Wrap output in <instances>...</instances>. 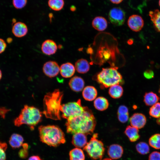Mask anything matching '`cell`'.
I'll use <instances>...</instances> for the list:
<instances>
[{
  "label": "cell",
  "mask_w": 160,
  "mask_h": 160,
  "mask_svg": "<svg viewBox=\"0 0 160 160\" xmlns=\"http://www.w3.org/2000/svg\"><path fill=\"white\" fill-rule=\"evenodd\" d=\"M65 123L67 132L74 134L80 132L86 135L93 132L96 121L92 111L85 107L83 113L79 115L71 116L67 119Z\"/></svg>",
  "instance_id": "cell-1"
},
{
  "label": "cell",
  "mask_w": 160,
  "mask_h": 160,
  "mask_svg": "<svg viewBox=\"0 0 160 160\" xmlns=\"http://www.w3.org/2000/svg\"><path fill=\"white\" fill-rule=\"evenodd\" d=\"M63 96V92L58 89L49 92L45 95L42 113L46 118L54 120L61 119L60 111Z\"/></svg>",
  "instance_id": "cell-2"
},
{
  "label": "cell",
  "mask_w": 160,
  "mask_h": 160,
  "mask_svg": "<svg viewBox=\"0 0 160 160\" xmlns=\"http://www.w3.org/2000/svg\"><path fill=\"white\" fill-rule=\"evenodd\" d=\"M39 130L40 140L49 146L56 147L65 142V134L58 126H41Z\"/></svg>",
  "instance_id": "cell-3"
},
{
  "label": "cell",
  "mask_w": 160,
  "mask_h": 160,
  "mask_svg": "<svg viewBox=\"0 0 160 160\" xmlns=\"http://www.w3.org/2000/svg\"><path fill=\"white\" fill-rule=\"evenodd\" d=\"M42 113L36 108L25 105L18 116L14 120V125L20 127L25 124L29 126L31 129L41 121Z\"/></svg>",
  "instance_id": "cell-4"
},
{
  "label": "cell",
  "mask_w": 160,
  "mask_h": 160,
  "mask_svg": "<svg viewBox=\"0 0 160 160\" xmlns=\"http://www.w3.org/2000/svg\"><path fill=\"white\" fill-rule=\"evenodd\" d=\"M96 81L103 88L123 83L122 76L114 67L103 68L96 75Z\"/></svg>",
  "instance_id": "cell-5"
},
{
  "label": "cell",
  "mask_w": 160,
  "mask_h": 160,
  "mask_svg": "<svg viewBox=\"0 0 160 160\" xmlns=\"http://www.w3.org/2000/svg\"><path fill=\"white\" fill-rule=\"evenodd\" d=\"M98 134L93 135L89 142L83 148L89 157L92 159L101 160L104 155L105 149L103 142L97 139Z\"/></svg>",
  "instance_id": "cell-6"
},
{
  "label": "cell",
  "mask_w": 160,
  "mask_h": 160,
  "mask_svg": "<svg viewBox=\"0 0 160 160\" xmlns=\"http://www.w3.org/2000/svg\"><path fill=\"white\" fill-rule=\"evenodd\" d=\"M85 107H83L80 99L76 102H71L62 105L60 111L62 117L67 119L71 116H75L82 114L84 110Z\"/></svg>",
  "instance_id": "cell-7"
},
{
  "label": "cell",
  "mask_w": 160,
  "mask_h": 160,
  "mask_svg": "<svg viewBox=\"0 0 160 160\" xmlns=\"http://www.w3.org/2000/svg\"><path fill=\"white\" fill-rule=\"evenodd\" d=\"M109 21L115 26H121L124 23L126 14L124 10L119 7H114L110 9L108 14Z\"/></svg>",
  "instance_id": "cell-8"
},
{
  "label": "cell",
  "mask_w": 160,
  "mask_h": 160,
  "mask_svg": "<svg viewBox=\"0 0 160 160\" xmlns=\"http://www.w3.org/2000/svg\"><path fill=\"white\" fill-rule=\"evenodd\" d=\"M44 74L50 78L57 76L60 72V67L56 62L49 61L46 62L43 67Z\"/></svg>",
  "instance_id": "cell-9"
},
{
  "label": "cell",
  "mask_w": 160,
  "mask_h": 160,
  "mask_svg": "<svg viewBox=\"0 0 160 160\" xmlns=\"http://www.w3.org/2000/svg\"><path fill=\"white\" fill-rule=\"evenodd\" d=\"M127 23L128 27L132 30L137 32L140 31L143 28L144 22L140 15H133L129 16Z\"/></svg>",
  "instance_id": "cell-10"
},
{
  "label": "cell",
  "mask_w": 160,
  "mask_h": 160,
  "mask_svg": "<svg viewBox=\"0 0 160 160\" xmlns=\"http://www.w3.org/2000/svg\"><path fill=\"white\" fill-rule=\"evenodd\" d=\"M131 126L138 129L144 127L146 122V118L143 114L140 113H134L129 119Z\"/></svg>",
  "instance_id": "cell-11"
},
{
  "label": "cell",
  "mask_w": 160,
  "mask_h": 160,
  "mask_svg": "<svg viewBox=\"0 0 160 160\" xmlns=\"http://www.w3.org/2000/svg\"><path fill=\"white\" fill-rule=\"evenodd\" d=\"M58 47L56 43L53 40L48 39L44 41L41 46V50L44 54L50 55L55 54Z\"/></svg>",
  "instance_id": "cell-12"
},
{
  "label": "cell",
  "mask_w": 160,
  "mask_h": 160,
  "mask_svg": "<svg viewBox=\"0 0 160 160\" xmlns=\"http://www.w3.org/2000/svg\"><path fill=\"white\" fill-rule=\"evenodd\" d=\"M12 31L16 37L21 38L25 36L28 33V28L26 25L21 22H15L12 27Z\"/></svg>",
  "instance_id": "cell-13"
},
{
  "label": "cell",
  "mask_w": 160,
  "mask_h": 160,
  "mask_svg": "<svg viewBox=\"0 0 160 160\" xmlns=\"http://www.w3.org/2000/svg\"><path fill=\"white\" fill-rule=\"evenodd\" d=\"M75 68L71 63L67 62L63 64L60 67V73L61 76L65 78L72 77L75 73Z\"/></svg>",
  "instance_id": "cell-14"
},
{
  "label": "cell",
  "mask_w": 160,
  "mask_h": 160,
  "mask_svg": "<svg viewBox=\"0 0 160 160\" xmlns=\"http://www.w3.org/2000/svg\"><path fill=\"white\" fill-rule=\"evenodd\" d=\"M123 153V149L122 146L117 144L111 145L108 150V154L109 157L113 159H116L120 158Z\"/></svg>",
  "instance_id": "cell-15"
},
{
  "label": "cell",
  "mask_w": 160,
  "mask_h": 160,
  "mask_svg": "<svg viewBox=\"0 0 160 160\" xmlns=\"http://www.w3.org/2000/svg\"><path fill=\"white\" fill-rule=\"evenodd\" d=\"M72 143L76 148H84L87 143L86 135L80 132L74 134L72 137Z\"/></svg>",
  "instance_id": "cell-16"
},
{
  "label": "cell",
  "mask_w": 160,
  "mask_h": 160,
  "mask_svg": "<svg viewBox=\"0 0 160 160\" xmlns=\"http://www.w3.org/2000/svg\"><path fill=\"white\" fill-rule=\"evenodd\" d=\"M69 85L72 90L76 92H79L84 89V82L80 77L75 76L70 79Z\"/></svg>",
  "instance_id": "cell-17"
},
{
  "label": "cell",
  "mask_w": 160,
  "mask_h": 160,
  "mask_svg": "<svg viewBox=\"0 0 160 160\" xmlns=\"http://www.w3.org/2000/svg\"><path fill=\"white\" fill-rule=\"evenodd\" d=\"M92 25L95 30L100 31L105 30L108 26V22L106 19L102 16H97L93 20Z\"/></svg>",
  "instance_id": "cell-18"
},
{
  "label": "cell",
  "mask_w": 160,
  "mask_h": 160,
  "mask_svg": "<svg viewBox=\"0 0 160 160\" xmlns=\"http://www.w3.org/2000/svg\"><path fill=\"white\" fill-rule=\"evenodd\" d=\"M96 89L92 86H87L84 87L82 92V96L86 100L92 101L95 100L97 95Z\"/></svg>",
  "instance_id": "cell-19"
},
{
  "label": "cell",
  "mask_w": 160,
  "mask_h": 160,
  "mask_svg": "<svg viewBox=\"0 0 160 160\" xmlns=\"http://www.w3.org/2000/svg\"><path fill=\"white\" fill-rule=\"evenodd\" d=\"M75 67L78 73H85L89 71L90 65L87 60L81 58L75 62Z\"/></svg>",
  "instance_id": "cell-20"
},
{
  "label": "cell",
  "mask_w": 160,
  "mask_h": 160,
  "mask_svg": "<svg viewBox=\"0 0 160 160\" xmlns=\"http://www.w3.org/2000/svg\"><path fill=\"white\" fill-rule=\"evenodd\" d=\"M124 133L131 142L137 141L140 137L139 134L138 129L131 126L129 125L127 127Z\"/></svg>",
  "instance_id": "cell-21"
},
{
  "label": "cell",
  "mask_w": 160,
  "mask_h": 160,
  "mask_svg": "<svg viewBox=\"0 0 160 160\" xmlns=\"http://www.w3.org/2000/svg\"><path fill=\"white\" fill-rule=\"evenodd\" d=\"M149 15L156 29L160 32V11L158 9L151 11Z\"/></svg>",
  "instance_id": "cell-22"
},
{
  "label": "cell",
  "mask_w": 160,
  "mask_h": 160,
  "mask_svg": "<svg viewBox=\"0 0 160 160\" xmlns=\"http://www.w3.org/2000/svg\"><path fill=\"white\" fill-rule=\"evenodd\" d=\"M109 104L108 100L102 97L96 98L94 102V105L95 108L100 111H103L106 110L108 108Z\"/></svg>",
  "instance_id": "cell-23"
},
{
  "label": "cell",
  "mask_w": 160,
  "mask_h": 160,
  "mask_svg": "<svg viewBox=\"0 0 160 160\" xmlns=\"http://www.w3.org/2000/svg\"><path fill=\"white\" fill-rule=\"evenodd\" d=\"M159 97L155 93L151 92L146 93L144 96V102L146 105L152 106L158 102Z\"/></svg>",
  "instance_id": "cell-24"
},
{
  "label": "cell",
  "mask_w": 160,
  "mask_h": 160,
  "mask_svg": "<svg viewBox=\"0 0 160 160\" xmlns=\"http://www.w3.org/2000/svg\"><path fill=\"white\" fill-rule=\"evenodd\" d=\"M24 139L20 135L14 133L10 137L9 143L11 147L13 148H19L23 144Z\"/></svg>",
  "instance_id": "cell-25"
},
{
  "label": "cell",
  "mask_w": 160,
  "mask_h": 160,
  "mask_svg": "<svg viewBox=\"0 0 160 160\" xmlns=\"http://www.w3.org/2000/svg\"><path fill=\"white\" fill-rule=\"evenodd\" d=\"M123 92V88L119 84L114 85L110 87L108 91L110 95L114 99L120 98L122 95Z\"/></svg>",
  "instance_id": "cell-26"
},
{
  "label": "cell",
  "mask_w": 160,
  "mask_h": 160,
  "mask_svg": "<svg viewBox=\"0 0 160 160\" xmlns=\"http://www.w3.org/2000/svg\"><path fill=\"white\" fill-rule=\"evenodd\" d=\"M70 160H85V155L80 148H75L71 150L69 153Z\"/></svg>",
  "instance_id": "cell-27"
},
{
  "label": "cell",
  "mask_w": 160,
  "mask_h": 160,
  "mask_svg": "<svg viewBox=\"0 0 160 160\" xmlns=\"http://www.w3.org/2000/svg\"><path fill=\"white\" fill-rule=\"evenodd\" d=\"M48 4L51 9L54 11H59L63 8L64 2L63 0H49Z\"/></svg>",
  "instance_id": "cell-28"
},
{
  "label": "cell",
  "mask_w": 160,
  "mask_h": 160,
  "mask_svg": "<svg viewBox=\"0 0 160 160\" xmlns=\"http://www.w3.org/2000/svg\"><path fill=\"white\" fill-rule=\"evenodd\" d=\"M150 145L153 148L160 149V134H156L152 135L149 140Z\"/></svg>",
  "instance_id": "cell-29"
},
{
  "label": "cell",
  "mask_w": 160,
  "mask_h": 160,
  "mask_svg": "<svg viewBox=\"0 0 160 160\" xmlns=\"http://www.w3.org/2000/svg\"><path fill=\"white\" fill-rule=\"evenodd\" d=\"M137 151L140 154L145 155L149 152L150 148L148 145L144 142H140L136 146Z\"/></svg>",
  "instance_id": "cell-30"
},
{
  "label": "cell",
  "mask_w": 160,
  "mask_h": 160,
  "mask_svg": "<svg viewBox=\"0 0 160 160\" xmlns=\"http://www.w3.org/2000/svg\"><path fill=\"white\" fill-rule=\"evenodd\" d=\"M150 116L154 118L160 117V103L157 102L150 108L149 111Z\"/></svg>",
  "instance_id": "cell-31"
},
{
  "label": "cell",
  "mask_w": 160,
  "mask_h": 160,
  "mask_svg": "<svg viewBox=\"0 0 160 160\" xmlns=\"http://www.w3.org/2000/svg\"><path fill=\"white\" fill-rule=\"evenodd\" d=\"M7 147L6 143L0 142V160H6L5 152Z\"/></svg>",
  "instance_id": "cell-32"
},
{
  "label": "cell",
  "mask_w": 160,
  "mask_h": 160,
  "mask_svg": "<svg viewBox=\"0 0 160 160\" xmlns=\"http://www.w3.org/2000/svg\"><path fill=\"white\" fill-rule=\"evenodd\" d=\"M27 1V0H12V4L16 9H21L25 6Z\"/></svg>",
  "instance_id": "cell-33"
},
{
  "label": "cell",
  "mask_w": 160,
  "mask_h": 160,
  "mask_svg": "<svg viewBox=\"0 0 160 160\" xmlns=\"http://www.w3.org/2000/svg\"><path fill=\"white\" fill-rule=\"evenodd\" d=\"M118 118L119 121L122 123L127 122L129 119V113L122 112L117 113Z\"/></svg>",
  "instance_id": "cell-34"
},
{
  "label": "cell",
  "mask_w": 160,
  "mask_h": 160,
  "mask_svg": "<svg viewBox=\"0 0 160 160\" xmlns=\"http://www.w3.org/2000/svg\"><path fill=\"white\" fill-rule=\"evenodd\" d=\"M149 160H160V152L154 151L151 153L149 156Z\"/></svg>",
  "instance_id": "cell-35"
},
{
  "label": "cell",
  "mask_w": 160,
  "mask_h": 160,
  "mask_svg": "<svg viewBox=\"0 0 160 160\" xmlns=\"http://www.w3.org/2000/svg\"><path fill=\"white\" fill-rule=\"evenodd\" d=\"M10 111V110L4 107H0V116L4 119L6 114Z\"/></svg>",
  "instance_id": "cell-36"
},
{
  "label": "cell",
  "mask_w": 160,
  "mask_h": 160,
  "mask_svg": "<svg viewBox=\"0 0 160 160\" xmlns=\"http://www.w3.org/2000/svg\"><path fill=\"white\" fill-rule=\"evenodd\" d=\"M18 155L21 158L24 159L27 158L28 155V150L24 148L21 149L18 152Z\"/></svg>",
  "instance_id": "cell-37"
},
{
  "label": "cell",
  "mask_w": 160,
  "mask_h": 160,
  "mask_svg": "<svg viewBox=\"0 0 160 160\" xmlns=\"http://www.w3.org/2000/svg\"><path fill=\"white\" fill-rule=\"evenodd\" d=\"M6 47L7 44L5 41L2 39L0 38V54L5 51Z\"/></svg>",
  "instance_id": "cell-38"
},
{
  "label": "cell",
  "mask_w": 160,
  "mask_h": 160,
  "mask_svg": "<svg viewBox=\"0 0 160 160\" xmlns=\"http://www.w3.org/2000/svg\"><path fill=\"white\" fill-rule=\"evenodd\" d=\"M28 160H41L40 158L38 156H31Z\"/></svg>",
  "instance_id": "cell-39"
},
{
  "label": "cell",
  "mask_w": 160,
  "mask_h": 160,
  "mask_svg": "<svg viewBox=\"0 0 160 160\" xmlns=\"http://www.w3.org/2000/svg\"><path fill=\"white\" fill-rule=\"evenodd\" d=\"M110 1L114 4H118L121 3L123 0H109Z\"/></svg>",
  "instance_id": "cell-40"
},
{
  "label": "cell",
  "mask_w": 160,
  "mask_h": 160,
  "mask_svg": "<svg viewBox=\"0 0 160 160\" xmlns=\"http://www.w3.org/2000/svg\"><path fill=\"white\" fill-rule=\"evenodd\" d=\"M22 145L23 148L28 150V146L27 143H23Z\"/></svg>",
  "instance_id": "cell-41"
},
{
  "label": "cell",
  "mask_w": 160,
  "mask_h": 160,
  "mask_svg": "<svg viewBox=\"0 0 160 160\" xmlns=\"http://www.w3.org/2000/svg\"><path fill=\"white\" fill-rule=\"evenodd\" d=\"M2 76V73L0 69V80L1 79Z\"/></svg>",
  "instance_id": "cell-42"
},
{
  "label": "cell",
  "mask_w": 160,
  "mask_h": 160,
  "mask_svg": "<svg viewBox=\"0 0 160 160\" xmlns=\"http://www.w3.org/2000/svg\"><path fill=\"white\" fill-rule=\"evenodd\" d=\"M102 160H112V159H111L109 158H105L103 159Z\"/></svg>",
  "instance_id": "cell-43"
},
{
  "label": "cell",
  "mask_w": 160,
  "mask_h": 160,
  "mask_svg": "<svg viewBox=\"0 0 160 160\" xmlns=\"http://www.w3.org/2000/svg\"><path fill=\"white\" fill-rule=\"evenodd\" d=\"M159 5L160 7V0H159Z\"/></svg>",
  "instance_id": "cell-44"
},
{
  "label": "cell",
  "mask_w": 160,
  "mask_h": 160,
  "mask_svg": "<svg viewBox=\"0 0 160 160\" xmlns=\"http://www.w3.org/2000/svg\"><path fill=\"white\" fill-rule=\"evenodd\" d=\"M159 94H160V87L159 89Z\"/></svg>",
  "instance_id": "cell-45"
}]
</instances>
